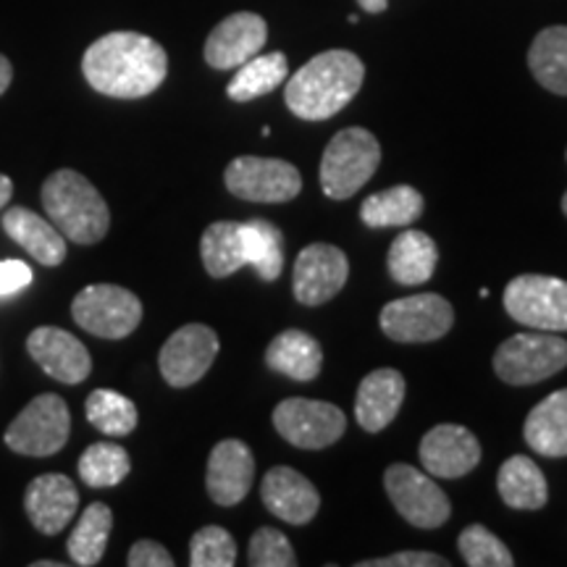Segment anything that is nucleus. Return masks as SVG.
I'll use <instances>...</instances> for the list:
<instances>
[{"label":"nucleus","instance_id":"41","mask_svg":"<svg viewBox=\"0 0 567 567\" xmlns=\"http://www.w3.org/2000/svg\"><path fill=\"white\" fill-rule=\"evenodd\" d=\"M11 80H13V66H11V61L6 59L3 53H0V95H3V92L11 87Z\"/></svg>","mask_w":567,"mask_h":567},{"label":"nucleus","instance_id":"13","mask_svg":"<svg viewBox=\"0 0 567 567\" xmlns=\"http://www.w3.org/2000/svg\"><path fill=\"white\" fill-rule=\"evenodd\" d=\"M218 334L205 323H187L179 331H174L161 347L158 365L161 375L168 386L184 389L193 386L208 373L218 354Z\"/></svg>","mask_w":567,"mask_h":567},{"label":"nucleus","instance_id":"12","mask_svg":"<svg viewBox=\"0 0 567 567\" xmlns=\"http://www.w3.org/2000/svg\"><path fill=\"white\" fill-rule=\"evenodd\" d=\"M455 323L452 305L442 295H413L384 305L381 329L394 342H434L442 339Z\"/></svg>","mask_w":567,"mask_h":567},{"label":"nucleus","instance_id":"25","mask_svg":"<svg viewBox=\"0 0 567 567\" xmlns=\"http://www.w3.org/2000/svg\"><path fill=\"white\" fill-rule=\"evenodd\" d=\"M266 363L271 371L289 375L295 381H313L321 373L323 352L313 337L300 329L281 331L279 337L268 344Z\"/></svg>","mask_w":567,"mask_h":567},{"label":"nucleus","instance_id":"4","mask_svg":"<svg viewBox=\"0 0 567 567\" xmlns=\"http://www.w3.org/2000/svg\"><path fill=\"white\" fill-rule=\"evenodd\" d=\"M381 163V145L368 130L350 126L326 145L321 158V189L331 200H347L371 179Z\"/></svg>","mask_w":567,"mask_h":567},{"label":"nucleus","instance_id":"36","mask_svg":"<svg viewBox=\"0 0 567 567\" xmlns=\"http://www.w3.org/2000/svg\"><path fill=\"white\" fill-rule=\"evenodd\" d=\"M237 563V544L221 526H205L189 544V565L193 567H231Z\"/></svg>","mask_w":567,"mask_h":567},{"label":"nucleus","instance_id":"14","mask_svg":"<svg viewBox=\"0 0 567 567\" xmlns=\"http://www.w3.org/2000/svg\"><path fill=\"white\" fill-rule=\"evenodd\" d=\"M350 276L347 255L334 245H308L297 255L292 289L300 305H323L342 292Z\"/></svg>","mask_w":567,"mask_h":567},{"label":"nucleus","instance_id":"34","mask_svg":"<svg viewBox=\"0 0 567 567\" xmlns=\"http://www.w3.org/2000/svg\"><path fill=\"white\" fill-rule=\"evenodd\" d=\"M132 460L124 446L111 442L90 444L80 457V476L92 488L118 486L130 476Z\"/></svg>","mask_w":567,"mask_h":567},{"label":"nucleus","instance_id":"33","mask_svg":"<svg viewBox=\"0 0 567 567\" xmlns=\"http://www.w3.org/2000/svg\"><path fill=\"white\" fill-rule=\"evenodd\" d=\"M84 415L109 436H126L137 429V405L113 389H95L84 402Z\"/></svg>","mask_w":567,"mask_h":567},{"label":"nucleus","instance_id":"8","mask_svg":"<svg viewBox=\"0 0 567 567\" xmlns=\"http://www.w3.org/2000/svg\"><path fill=\"white\" fill-rule=\"evenodd\" d=\"M505 310L517 323L538 331H567V281L523 274L507 284Z\"/></svg>","mask_w":567,"mask_h":567},{"label":"nucleus","instance_id":"19","mask_svg":"<svg viewBox=\"0 0 567 567\" xmlns=\"http://www.w3.org/2000/svg\"><path fill=\"white\" fill-rule=\"evenodd\" d=\"M24 509L42 536H55L74 520L80 509V492L69 476L45 473L27 486Z\"/></svg>","mask_w":567,"mask_h":567},{"label":"nucleus","instance_id":"18","mask_svg":"<svg viewBox=\"0 0 567 567\" xmlns=\"http://www.w3.org/2000/svg\"><path fill=\"white\" fill-rule=\"evenodd\" d=\"M255 478V460L250 446L239 439H224L213 446L208 460V486L210 499L221 507H234L250 494Z\"/></svg>","mask_w":567,"mask_h":567},{"label":"nucleus","instance_id":"29","mask_svg":"<svg viewBox=\"0 0 567 567\" xmlns=\"http://www.w3.org/2000/svg\"><path fill=\"white\" fill-rule=\"evenodd\" d=\"M423 213V195L408 184H396L384 193L368 197L360 208V218L371 229H386V226H410Z\"/></svg>","mask_w":567,"mask_h":567},{"label":"nucleus","instance_id":"31","mask_svg":"<svg viewBox=\"0 0 567 567\" xmlns=\"http://www.w3.org/2000/svg\"><path fill=\"white\" fill-rule=\"evenodd\" d=\"M289 63L284 53H264L252 55L250 61L243 63L234 74V80L226 87V95L237 103L255 101V97H264L268 92H274L279 84L287 80Z\"/></svg>","mask_w":567,"mask_h":567},{"label":"nucleus","instance_id":"38","mask_svg":"<svg viewBox=\"0 0 567 567\" xmlns=\"http://www.w3.org/2000/svg\"><path fill=\"white\" fill-rule=\"evenodd\" d=\"M363 567H450V563L434 551H396L381 559H368Z\"/></svg>","mask_w":567,"mask_h":567},{"label":"nucleus","instance_id":"32","mask_svg":"<svg viewBox=\"0 0 567 567\" xmlns=\"http://www.w3.org/2000/svg\"><path fill=\"white\" fill-rule=\"evenodd\" d=\"M243 243L247 266H252L264 281L279 279L284 268L281 231L266 218H252L243 224Z\"/></svg>","mask_w":567,"mask_h":567},{"label":"nucleus","instance_id":"22","mask_svg":"<svg viewBox=\"0 0 567 567\" xmlns=\"http://www.w3.org/2000/svg\"><path fill=\"white\" fill-rule=\"evenodd\" d=\"M3 231L32 255L42 266H61L66 258V237L55 229L51 221H42V216L30 208H9L3 213Z\"/></svg>","mask_w":567,"mask_h":567},{"label":"nucleus","instance_id":"24","mask_svg":"<svg viewBox=\"0 0 567 567\" xmlns=\"http://www.w3.org/2000/svg\"><path fill=\"white\" fill-rule=\"evenodd\" d=\"M439 264L436 243L425 231L408 229L389 247V276L402 287L425 284Z\"/></svg>","mask_w":567,"mask_h":567},{"label":"nucleus","instance_id":"45","mask_svg":"<svg viewBox=\"0 0 567 567\" xmlns=\"http://www.w3.org/2000/svg\"><path fill=\"white\" fill-rule=\"evenodd\" d=\"M563 210H565V216H567V193H565V197H563Z\"/></svg>","mask_w":567,"mask_h":567},{"label":"nucleus","instance_id":"17","mask_svg":"<svg viewBox=\"0 0 567 567\" xmlns=\"http://www.w3.org/2000/svg\"><path fill=\"white\" fill-rule=\"evenodd\" d=\"M421 463L431 476L460 478L481 463V444L463 425H434L421 442Z\"/></svg>","mask_w":567,"mask_h":567},{"label":"nucleus","instance_id":"11","mask_svg":"<svg viewBox=\"0 0 567 567\" xmlns=\"http://www.w3.org/2000/svg\"><path fill=\"white\" fill-rule=\"evenodd\" d=\"M384 486L396 513L415 528L444 526L446 517L452 513L450 499H446L442 488L431 481L429 473H421L413 465L396 463L389 467Z\"/></svg>","mask_w":567,"mask_h":567},{"label":"nucleus","instance_id":"26","mask_svg":"<svg viewBox=\"0 0 567 567\" xmlns=\"http://www.w3.org/2000/svg\"><path fill=\"white\" fill-rule=\"evenodd\" d=\"M502 502L513 509H542L549 499V486L542 467L530 457L515 455L499 467L496 476Z\"/></svg>","mask_w":567,"mask_h":567},{"label":"nucleus","instance_id":"30","mask_svg":"<svg viewBox=\"0 0 567 567\" xmlns=\"http://www.w3.org/2000/svg\"><path fill=\"white\" fill-rule=\"evenodd\" d=\"M113 528V513L103 502H92V505L80 515V523L71 530L66 549L74 565L92 567L97 565L109 547V536Z\"/></svg>","mask_w":567,"mask_h":567},{"label":"nucleus","instance_id":"3","mask_svg":"<svg viewBox=\"0 0 567 567\" xmlns=\"http://www.w3.org/2000/svg\"><path fill=\"white\" fill-rule=\"evenodd\" d=\"M42 208L69 243L97 245L111 229V210L87 176L71 168L53 172L42 182Z\"/></svg>","mask_w":567,"mask_h":567},{"label":"nucleus","instance_id":"27","mask_svg":"<svg viewBox=\"0 0 567 567\" xmlns=\"http://www.w3.org/2000/svg\"><path fill=\"white\" fill-rule=\"evenodd\" d=\"M530 74L555 95H567V27H547L528 51Z\"/></svg>","mask_w":567,"mask_h":567},{"label":"nucleus","instance_id":"28","mask_svg":"<svg viewBox=\"0 0 567 567\" xmlns=\"http://www.w3.org/2000/svg\"><path fill=\"white\" fill-rule=\"evenodd\" d=\"M203 266L213 279H226L247 266L245 243H243V224L216 221L203 231L200 239Z\"/></svg>","mask_w":567,"mask_h":567},{"label":"nucleus","instance_id":"35","mask_svg":"<svg viewBox=\"0 0 567 567\" xmlns=\"http://www.w3.org/2000/svg\"><path fill=\"white\" fill-rule=\"evenodd\" d=\"M460 555L471 567H513L515 557L509 555L505 544L484 526H467L460 534Z\"/></svg>","mask_w":567,"mask_h":567},{"label":"nucleus","instance_id":"1","mask_svg":"<svg viewBox=\"0 0 567 567\" xmlns=\"http://www.w3.org/2000/svg\"><path fill=\"white\" fill-rule=\"evenodd\" d=\"M84 80L101 95L137 101L155 92L168 74V55L161 42L140 32L103 34L84 51Z\"/></svg>","mask_w":567,"mask_h":567},{"label":"nucleus","instance_id":"21","mask_svg":"<svg viewBox=\"0 0 567 567\" xmlns=\"http://www.w3.org/2000/svg\"><path fill=\"white\" fill-rule=\"evenodd\" d=\"M405 400V379L394 368H379L368 373L354 396V417L365 431H384L400 413Z\"/></svg>","mask_w":567,"mask_h":567},{"label":"nucleus","instance_id":"6","mask_svg":"<svg viewBox=\"0 0 567 567\" xmlns=\"http://www.w3.org/2000/svg\"><path fill=\"white\" fill-rule=\"evenodd\" d=\"M71 316L92 337L126 339L142 321V302L116 284H90L71 302Z\"/></svg>","mask_w":567,"mask_h":567},{"label":"nucleus","instance_id":"2","mask_svg":"<svg viewBox=\"0 0 567 567\" xmlns=\"http://www.w3.org/2000/svg\"><path fill=\"white\" fill-rule=\"evenodd\" d=\"M365 66L350 51H326L310 59L287 82L284 101L305 122H326L337 116L363 87Z\"/></svg>","mask_w":567,"mask_h":567},{"label":"nucleus","instance_id":"39","mask_svg":"<svg viewBox=\"0 0 567 567\" xmlns=\"http://www.w3.org/2000/svg\"><path fill=\"white\" fill-rule=\"evenodd\" d=\"M32 284V268L21 260H0V297H11Z\"/></svg>","mask_w":567,"mask_h":567},{"label":"nucleus","instance_id":"16","mask_svg":"<svg viewBox=\"0 0 567 567\" xmlns=\"http://www.w3.org/2000/svg\"><path fill=\"white\" fill-rule=\"evenodd\" d=\"M32 360L61 384H82L92 373V358L80 339L55 326H40L27 337Z\"/></svg>","mask_w":567,"mask_h":567},{"label":"nucleus","instance_id":"9","mask_svg":"<svg viewBox=\"0 0 567 567\" xmlns=\"http://www.w3.org/2000/svg\"><path fill=\"white\" fill-rule=\"evenodd\" d=\"M224 182L234 197L250 203H289L302 189V176L292 163L258 155L234 158L226 166Z\"/></svg>","mask_w":567,"mask_h":567},{"label":"nucleus","instance_id":"40","mask_svg":"<svg viewBox=\"0 0 567 567\" xmlns=\"http://www.w3.org/2000/svg\"><path fill=\"white\" fill-rule=\"evenodd\" d=\"M130 567H174V557L158 542H137L126 557Z\"/></svg>","mask_w":567,"mask_h":567},{"label":"nucleus","instance_id":"10","mask_svg":"<svg viewBox=\"0 0 567 567\" xmlns=\"http://www.w3.org/2000/svg\"><path fill=\"white\" fill-rule=\"evenodd\" d=\"M276 431L300 450H323L339 442L347 429L344 413L331 402L289 396L274 410Z\"/></svg>","mask_w":567,"mask_h":567},{"label":"nucleus","instance_id":"15","mask_svg":"<svg viewBox=\"0 0 567 567\" xmlns=\"http://www.w3.org/2000/svg\"><path fill=\"white\" fill-rule=\"evenodd\" d=\"M268 40L266 19L258 13L239 11L226 17L221 24L213 27V32L205 40V61L218 71L239 69L252 55L260 53V48Z\"/></svg>","mask_w":567,"mask_h":567},{"label":"nucleus","instance_id":"20","mask_svg":"<svg viewBox=\"0 0 567 567\" xmlns=\"http://www.w3.org/2000/svg\"><path fill=\"white\" fill-rule=\"evenodd\" d=\"M260 494H264V505L268 507V513L281 517L284 523H292V526L310 523L318 507H321V496H318L316 486L302 473L287 465L271 467L266 473Z\"/></svg>","mask_w":567,"mask_h":567},{"label":"nucleus","instance_id":"7","mask_svg":"<svg viewBox=\"0 0 567 567\" xmlns=\"http://www.w3.org/2000/svg\"><path fill=\"white\" fill-rule=\"evenodd\" d=\"M567 365V342L551 334H515L499 344L494 371L505 384L528 386L549 379Z\"/></svg>","mask_w":567,"mask_h":567},{"label":"nucleus","instance_id":"43","mask_svg":"<svg viewBox=\"0 0 567 567\" xmlns=\"http://www.w3.org/2000/svg\"><path fill=\"white\" fill-rule=\"evenodd\" d=\"M360 9L368 13H381L389 6V0H358Z\"/></svg>","mask_w":567,"mask_h":567},{"label":"nucleus","instance_id":"23","mask_svg":"<svg viewBox=\"0 0 567 567\" xmlns=\"http://www.w3.org/2000/svg\"><path fill=\"white\" fill-rule=\"evenodd\" d=\"M523 436L538 455L567 457V389L549 394L530 410Z\"/></svg>","mask_w":567,"mask_h":567},{"label":"nucleus","instance_id":"37","mask_svg":"<svg viewBox=\"0 0 567 567\" xmlns=\"http://www.w3.org/2000/svg\"><path fill=\"white\" fill-rule=\"evenodd\" d=\"M252 567H295L297 555L287 536L276 528H258L250 538V559Z\"/></svg>","mask_w":567,"mask_h":567},{"label":"nucleus","instance_id":"42","mask_svg":"<svg viewBox=\"0 0 567 567\" xmlns=\"http://www.w3.org/2000/svg\"><path fill=\"white\" fill-rule=\"evenodd\" d=\"M13 195V182L6 174H0V208H6V203L11 200Z\"/></svg>","mask_w":567,"mask_h":567},{"label":"nucleus","instance_id":"44","mask_svg":"<svg viewBox=\"0 0 567 567\" xmlns=\"http://www.w3.org/2000/svg\"><path fill=\"white\" fill-rule=\"evenodd\" d=\"M32 567H61V563H34Z\"/></svg>","mask_w":567,"mask_h":567},{"label":"nucleus","instance_id":"5","mask_svg":"<svg viewBox=\"0 0 567 567\" xmlns=\"http://www.w3.org/2000/svg\"><path fill=\"white\" fill-rule=\"evenodd\" d=\"M71 434L69 405L59 394H40L13 417L6 444L27 457H51L61 452Z\"/></svg>","mask_w":567,"mask_h":567}]
</instances>
